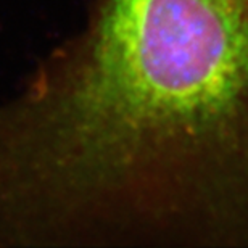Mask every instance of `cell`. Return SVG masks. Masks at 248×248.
I'll return each mask as SVG.
<instances>
[{
	"label": "cell",
	"instance_id": "1",
	"mask_svg": "<svg viewBox=\"0 0 248 248\" xmlns=\"http://www.w3.org/2000/svg\"><path fill=\"white\" fill-rule=\"evenodd\" d=\"M248 248V0H92L0 103V248Z\"/></svg>",
	"mask_w": 248,
	"mask_h": 248
}]
</instances>
